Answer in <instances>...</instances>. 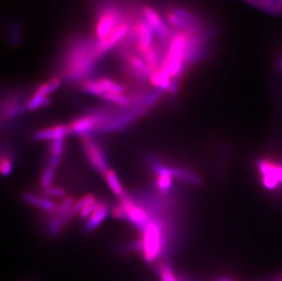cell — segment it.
Returning <instances> with one entry per match:
<instances>
[{
    "label": "cell",
    "instance_id": "cell-8",
    "mask_svg": "<svg viewBox=\"0 0 282 281\" xmlns=\"http://www.w3.org/2000/svg\"><path fill=\"white\" fill-rule=\"evenodd\" d=\"M68 134H71L69 125L60 124V125L53 126L50 128H46V129L38 131L34 133L33 139L38 142H40V141L54 142L57 140L64 139Z\"/></svg>",
    "mask_w": 282,
    "mask_h": 281
},
{
    "label": "cell",
    "instance_id": "cell-13",
    "mask_svg": "<svg viewBox=\"0 0 282 281\" xmlns=\"http://www.w3.org/2000/svg\"><path fill=\"white\" fill-rule=\"evenodd\" d=\"M103 176L105 177L109 188L114 193V195L120 198L125 193L123 190V187L121 184L120 180L113 169H108Z\"/></svg>",
    "mask_w": 282,
    "mask_h": 281
},
{
    "label": "cell",
    "instance_id": "cell-2",
    "mask_svg": "<svg viewBox=\"0 0 282 281\" xmlns=\"http://www.w3.org/2000/svg\"><path fill=\"white\" fill-rule=\"evenodd\" d=\"M126 19L124 13L121 12L118 6L113 4L102 6L95 18L94 34L96 40H102L108 36Z\"/></svg>",
    "mask_w": 282,
    "mask_h": 281
},
{
    "label": "cell",
    "instance_id": "cell-23",
    "mask_svg": "<svg viewBox=\"0 0 282 281\" xmlns=\"http://www.w3.org/2000/svg\"><path fill=\"white\" fill-rule=\"evenodd\" d=\"M172 176L167 174H158V178L156 181L157 187L161 191H168L172 186Z\"/></svg>",
    "mask_w": 282,
    "mask_h": 281
},
{
    "label": "cell",
    "instance_id": "cell-5",
    "mask_svg": "<svg viewBox=\"0 0 282 281\" xmlns=\"http://www.w3.org/2000/svg\"><path fill=\"white\" fill-rule=\"evenodd\" d=\"M81 144L92 167L94 168L98 173L104 175L109 168L106 158L101 147L88 135L81 136Z\"/></svg>",
    "mask_w": 282,
    "mask_h": 281
},
{
    "label": "cell",
    "instance_id": "cell-12",
    "mask_svg": "<svg viewBox=\"0 0 282 281\" xmlns=\"http://www.w3.org/2000/svg\"><path fill=\"white\" fill-rule=\"evenodd\" d=\"M94 203H96V198L93 195H86L84 197H82L72 205V209L70 210V212L68 213L66 217L64 218L63 223L71 221L75 215L80 214L81 211L85 208L86 206Z\"/></svg>",
    "mask_w": 282,
    "mask_h": 281
},
{
    "label": "cell",
    "instance_id": "cell-1",
    "mask_svg": "<svg viewBox=\"0 0 282 281\" xmlns=\"http://www.w3.org/2000/svg\"><path fill=\"white\" fill-rule=\"evenodd\" d=\"M144 230L141 244L144 258L147 262H153L161 255L163 246L162 230L159 222L149 220Z\"/></svg>",
    "mask_w": 282,
    "mask_h": 281
},
{
    "label": "cell",
    "instance_id": "cell-19",
    "mask_svg": "<svg viewBox=\"0 0 282 281\" xmlns=\"http://www.w3.org/2000/svg\"><path fill=\"white\" fill-rule=\"evenodd\" d=\"M102 99L107 102H113L120 106H128L132 104V99L126 94H118L113 92H104L102 96Z\"/></svg>",
    "mask_w": 282,
    "mask_h": 281
},
{
    "label": "cell",
    "instance_id": "cell-11",
    "mask_svg": "<svg viewBox=\"0 0 282 281\" xmlns=\"http://www.w3.org/2000/svg\"><path fill=\"white\" fill-rule=\"evenodd\" d=\"M22 198L26 203H30L31 205L37 206V207L44 210V211H47V212H56L57 213V211L60 208V204H58L54 201L48 200L46 198H40V197H37V196H34L32 194H29V193L23 194Z\"/></svg>",
    "mask_w": 282,
    "mask_h": 281
},
{
    "label": "cell",
    "instance_id": "cell-27",
    "mask_svg": "<svg viewBox=\"0 0 282 281\" xmlns=\"http://www.w3.org/2000/svg\"><path fill=\"white\" fill-rule=\"evenodd\" d=\"M112 215L115 219H123L124 217H126V210L120 203L113 209Z\"/></svg>",
    "mask_w": 282,
    "mask_h": 281
},
{
    "label": "cell",
    "instance_id": "cell-30",
    "mask_svg": "<svg viewBox=\"0 0 282 281\" xmlns=\"http://www.w3.org/2000/svg\"><path fill=\"white\" fill-rule=\"evenodd\" d=\"M267 1H269L270 3H272V4H277V2H278V0H267Z\"/></svg>",
    "mask_w": 282,
    "mask_h": 281
},
{
    "label": "cell",
    "instance_id": "cell-15",
    "mask_svg": "<svg viewBox=\"0 0 282 281\" xmlns=\"http://www.w3.org/2000/svg\"><path fill=\"white\" fill-rule=\"evenodd\" d=\"M61 85V80L59 77H53L49 79L44 83L40 84L34 93L41 96H48L51 93H53L55 90H58L59 87Z\"/></svg>",
    "mask_w": 282,
    "mask_h": 281
},
{
    "label": "cell",
    "instance_id": "cell-29",
    "mask_svg": "<svg viewBox=\"0 0 282 281\" xmlns=\"http://www.w3.org/2000/svg\"><path fill=\"white\" fill-rule=\"evenodd\" d=\"M277 4H278V6H279V8L281 9V11L282 13V0H278Z\"/></svg>",
    "mask_w": 282,
    "mask_h": 281
},
{
    "label": "cell",
    "instance_id": "cell-9",
    "mask_svg": "<svg viewBox=\"0 0 282 281\" xmlns=\"http://www.w3.org/2000/svg\"><path fill=\"white\" fill-rule=\"evenodd\" d=\"M155 171L156 174H167L171 175L172 177H175L177 179L185 181L190 184L194 185H198L200 184V179L198 175L185 169H181V168L176 167H167V166H163L161 164H157L155 167Z\"/></svg>",
    "mask_w": 282,
    "mask_h": 281
},
{
    "label": "cell",
    "instance_id": "cell-14",
    "mask_svg": "<svg viewBox=\"0 0 282 281\" xmlns=\"http://www.w3.org/2000/svg\"><path fill=\"white\" fill-rule=\"evenodd\" d=\"M103 92H113L118 94H125L126 88L121 84L110 78H101L97 80Z\"/></svg>",
    "mask_w": 282,
    "mask_h": 281
},
{
    "label": "cell",
    "instance_id": "cell-7",
    "mask_svg": "<svg viewBox=\"0 0 282 281\" xmlns=\"http://www.w3.org/2000/svg\"><path fill=\"white\" fill-rule=\"evenodd\" d=\"M258 165L266 188L274 189L280 183H282V165L268 160L258 161Z\"/></svg>",
    "mask_w": 282,
    "mask_h": 281
},
{
    "label": "cell",
    "instance_id": "cell-17",
    "mask_svg": "<svg viewBox=\"0 0 282 281\" xmlns=\"http://www.w3.org/2000/svg\"><path fill=\"white\" fill-rule=\"evenodd\" d=\"M51 104V100L48 98V96H41L33 93L30 100L27 102L25 107L29 111H36L40 108L47 107Z\"/></svg>",
    "mask_w": 282,
    "mask_h": 281
},
{
    "label": "cell",
    "instance_id": "cell-28",
    "mask_svg": "<svg viewBox=\"0 0 282 281\" xmlns=\"http://www.w3.org/2000/svg\"><path fill=\"white\" fill-rule=\"evenodd\" d=\"M97 203H98L96 202V203H92L90 205L86 206L85 208L81 211V213L79 215H81V217L83 218V219H86V218L88 219L90 217V215L93 213V211L96 208Z\"/></svg>",
    "mask_w": 282,
    "mask_h": 281
},
{
    "label": "cell",
    "instance_id": "cell-4",
    "mask_svg": "<svg viewBox=\"0 0 282 281\" xmlns=\"http://www.w3.org/2000/svg\"><path fill=\"white\" fill-rule=\"evenodd\" d=\"M141 11L146 19V21L149 23L153 30L155 31V34L159 41V44L168 46L172 36H171L169 26L165 22V20L160 16V14L157 12L153 6H149V5H144L142 6Z\"/></svg>",
    "mask_w": 282,
    "mask_h": 281
},
{
    "label": "cell",
    "instance_id": "cell-31",
    "mask_svg": "<svg viewBox=\"0 0 282 281\" xmlns=\"http://www.w3.org/2000/svg\"><path fill=\"white\" fill-rule=\"evenodd\" d=\"M217 281H231L229 279H226V278H224V279H220V280H218Z\"/></svg>",
    "mask_w": 282,
    "mask_h": 281
},
{
    "label": "cell",
    "instance_id": "cell-16",
    "mask_svg": "<svg viewBox=\"0 0 282 281\" xmlns=\"http://www.w3.org/2000/svg\"><path fill=\"white\" fill-rule=\"evenodd\" d=\"M247 4L251 5L254 7H257L258 9L269 13L271 15H281L282 11L279 8L278 4H272L267 0H243Z\"/></svg>",
    "mask_w": 282,
    "mask_h": 281
},
{
    "label": "cell",
    "instance_id": "cell-32",
    "mask_svg": "<svg viewBox=\"0 0 282 281\" xmlns=\"http://www.w3.org/2000/svg\"></svg>",
    "mask_w": 282,
    "mask_h": 281
},
{
    "label": "cell",
    "instance_id": "cell-26",
    "mask_svg": "<svg viewBox=\"0 0 282 281\" xmlns=\"http://www.w3.org/2000/svg\"><path fill=\"white\" fill-rule=\"evenodd\" d=\"M45 193L48 196L58 198H65V195H66V193L63 189H61L60 187H57V186H52L45 188Z\"/></svg>",
    "mask_w": 282,
    "mask_h": 281
},
{
    "label": "cell",
    "instance_id": "cell-21",
    "mask_svg": "<svg viewBox=\"0 0 282 281\" xmlns=\"http://www.w3.org/2000/svg\"><path fill=\"white\" fill-rule=\"evenodd\" d=\"M73 204H74V199L72 197H67L64 198L62 203H60V208L57 211L55 216H57L58 218H60L63 221L66 215H68V213L70 212V210L72 209Z\"/></svg>",
    "mask_w": 282,
    "mask_h": 281
},
{
    "label": "cell",
    "instance_id": "cell-25",
    "mask_svg": "<svg viewBox=\"0 0 282 281\" xmlns=\"http://www.w3.org/2000/svg\"><path fill=\"white\" fill-rule=\"evenodd\" d=\"M0 170H1V174L4 176L9 175L12 172V162L8 157L2 156L1 161H0Z\"/></svg>",
    "mask_w": 282,
    "mask_h": 281
},
{
    "label": "cell",
    "instance_id": "cell-10",
    "mask_svg": "<svg viewBox=\"0 0 282 281\" xmlns=\"http://www.w3.org/2000/svg\"><path fill=\"white\" fill-rule=\"evenodd\" d=\"M109 210L110 209H109V205L107 203H102V202L97 203L96 208L88 218V221L85 225V230L87 232H91L95 230L102 222L104 221V219L108 215Z\"/></svg>",
    "mask_w": 282,
    "mask_h": 281
},
{
    "label": "cell",
    "instance_id": "cell-20",
    "mask_svg": "<svg viewBox=\"0 0 282 281\" xmlns=\"http://www.w3.org/2000/svg\"><path fill=\"white\" fill-rule=\"evenodd\" d=\"M56 169H57V167L54 166V165H52V164H50V163H48L47 167L45 168V170L43 172L42 176H41V179H40V185L44 188H47V187L51 186V183L54 179Z\"/></svg>",
    "mask_w": 282,
    "mask_h": 281
},
{
    "label": "cell",
    "instance_id": "cell-3",
    "mask_svg": "<svg viewBox=\"0 0 282 281\" xmlns=\"http://www.w3.org/2000/svg\"><path fill=\"white\" fill-rule=\"evenodd\" d=\"M130 22L131 26L128 34L132 37L135 48L137 52L141 55L147 48H150L155 44L154 40L156 34L149 23L146 21L143 14L142 17H140L139 15L132 17Z\"/></svg>",
    "mask_w": 282,
    "mask_h": 281
},
{
    "label": "cell",
    "instance_id": "cell-18",
    "mask_svg": "<svg viewBox=\"0 0 282 281\" xmlns=\"http://www.w3.org/2000/svg\"><path fill=\"white\" fill-rule=\"evenodd\" d=\"M80 88H81V90H83L85 92L91 94V95L102 97V94L104 93L102 88H101V86H100V84L98 82V80H91V79L82 80L80 84Z\"/></svg>",
    "mask_w": 282,
    "mask_h": 281
},
{
    "label": "cell",
    "instance_id": "cell-22",
    "mask_svg": "<svg viewBox=\"0 0 282 281\" xmlns=\"http://www.w3.org/2000/svg\"><path fill=\"white\" fill-rule=\"evenodd\" d=\"M23 106L19 105L18 103H14V104H10V105H6V109H4L2 111V114H3V118L6 119H9V118H13L15 116H17L18 114H21L23 112Z\"/></svg>",
    "mask_w": 282,
    "mask_h": 281
},
{
    "label": "cell",
    "instance_id": "cell-6",
    "mask_svg": "<svg viewBox=\"0 0 282 281\" xmlns=\"http://www.w3.org/2000/svg\"><path fill=\"white\" fill-rule=\"evenodd\" d=\"M120 203L126 210L127 218L135 226L144 229L150 220L146 211L133 203L132 198L126 192L120 197Z\"/></svg>",
    "mask_w": 282,
    "mask_h": 281
},
{
    "label": "cell",
    "instance_id": "cell-24",
    "mask_svg": "<svg viewBox=\"0 0 282 281\" xmlns=\"http://www.w3.org/2000/svg\"><path fill=\"white\" fill-rule=\"evenodd\" d=\"M64 149V139L57 140L54 142H51L49 151H50V156H60L63 153Z\"/></svg>",
    "mask_w": 282,
    "mask_h": 281
}]
</instances>
